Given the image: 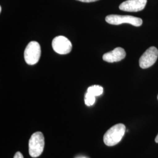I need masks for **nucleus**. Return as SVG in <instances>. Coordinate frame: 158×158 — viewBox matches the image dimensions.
Here are the masks:
<instances>
[{
    "label": "nucleus",
    "instance_id": "39448f33",
    "mask_svg": "<svg viewBox=\"0 0 158 158\" xmlns=\"http://www.w3.org/2000/svg\"><path fill=\"white\" fill-rule=\"evenodd\" d=\"M52 45L54 51L60 55L68 54L72 49L71 42L63 36H59L55 38L53 40Z\"/></svg>",
    "mask_w": 158,
    "mask_h": 158
},
{
    "label": "nucleus",
    "instance_id": "6e6552de",
    "mask_svg": "<svg viewBox=\"0 0 158 158\" xmlns=\"http://www.w3.org/2000/svg\"><path fill=\"white\" fill-rule=\"evenodd\" d=\"M126 56V52L122 48H117L113 51L105 53L102 59L108 63L117 62L124 59Z\"/></svg>",
    "mask_w": 158,
    "mask_h": 158
},
{
    "label": "nucleus",
    "instance_id": "9d476101",
    "mask_svg": "<svg viewBox=\"0 0 158 158\" xmlns=\"http://www.w3.org/2000/svg\"><path fill=\"white\" fill-rule=\"evenodd\" d=\"M96 102V97L87 92L85 97V104L87 106H93Z\"/></svg>",
    "mask_w": 158,
    "mask_h": 158
},
{
    "label": "nucleus",
    "instance_id": "4468645a",
    "mask_svg": "<svg viewBox=\"0 0 158 158\" xmlns=\"http://www.w3.org/2000/svg\"><path fill=\"white\" fill-rule=\"evenodd\" d=\"M1 10H2V7L0 6V12H1Z\"/></svg>",
    "mask_w": 158,
    "mask_h": 158
},
{
    "label": "nucleus",
    "instance_id": "7ed1b4c3",
    "mask_svg": "<svg viewBox=\"0 0 158 158\" xmlns=\"http://www.w3.org/2000/svg\"><path fill=\"white\" fill-rule=\"evenodd\" d=\"M41 55L40 46L38 42L32 41L29 42L24 52V59L29 65H34L40 60Z\"/></svg>",
    "mask_w": 158,
    "mask_h": 158
},
{
    "label": "nucleus",
    "instance_id": "9b49d317",
    "mask_svg": "<svg viewBox=\"0 0 158 158\" xmlns=\"http://www.w3.org/2000/svg\"><path fill=\"white\" fill-rule=\"evenodd\" d=\"M14 158H23V154L20 152H17L15 153Z\"/></svg>",
    "mask_w": 158,
    "mask_h": 158
},
{
    "label": "nucleus",
    "instance_id": "ddd939ff",
    "mask_svg": "<svg viewBox=\"0 0 158 158\" xmlns=\"http://www.w3.org/2000/svg\"><path fill=\"white\" fill-rule=\"evenodd\" d=\"M155 142H156V143H158V134L157 136H156V137L155 138Z\"/></svg>",
    "mask_w": 158,
    "mask_h": 158
},
{
    "label": "nucleus",
    "instance_id": "f257e3e1",
    "mask_svg": "<svg viewBox=\"0 0 158 158\" xmlns=\"http://www.w3.org/2000/svg\"><path fill=\"white\" fill-rule=\"evenodd\" d=\"M125 126L123 124H118L113 126L105 133L103 141L108 147H113L121 141L125 133Z\"/></svg>",
    "mask_w": 158,
    "mask_h": 158
},
{
    "label": "nucleus",
    "instance_id": "1a4fd4ad",
    "mask_svg": "<svg viewBox=\"0 0 158 158\" xmlns=\"http://www.w3.org/2000/svg\"><path fill=\"white\" fill-rule=\"evenodd\" d=\"M87 92L95 97L100 96L103 93V88L98 85H92L88 88Z\"/></svg>",
    "mask_w": 158,
    "mask_h": 158
},
{
    "label": "nucleus",
    "instance_id": "f8f14e48",
    "mask_svg": "<svg viewBox=\"0 0 158 158\" xmlns=\"http://www.w3.org/2000/svg\"><path fill=\"white\" fill-rule=\"evenodd\" d=\"M77 1H81L83 2H95V1H98V0H77Z\"/></svg>",
    "mask_w": 158,
    "mask_h": 158
},
{
    "label": "nucleus",
    "instance_id": "f03ea898",
    "mask_svg": "<svg viewBox=\"0 0 158 158\" xmlns=\"http://www.w3.org/2000/svg\"><path fill=\"white\" fill-rule=\"evenodd\" d=\"M45 147V138L41 132L33 134L29 141V153L32 158H37L42 153Z\"/></svg>",
    "mask_w": 158,
    "mask_h": 158
},
{
    "label": "nucleus",
    "instance_id": "0eeeda50",
    "mask_svg": "<svg viewBox=\"0 0 158 158\" xmlns=\"http://www.w3.org/2000/svg\"><path fill=\"white\" fill-rule=\"evenodd\" d=\"M147 0H127L119 6V10L127 12H138L143 10Z\"/></svg>",
    "mask_w": 158,
    "mask_h": 158
},
{
    "label": "nucleus",
    "instance_id": "2eb2a0df",
    "mask_svg": "<svg viewBox=\"0 0 158 158\" xmlns=\"http://www.w3.org/2000/svg\"><path fill=\"white\" fill-rule=\"evenodd\" d=\"M157 98H158V97H157Z\"/></svg>",
    "mask_w": 158,
    "mask_h": 158
},
{
    "label": "nucleus",
    "instance_id": "423d86ee",
    "mask_svg": "<svg viewBox=\"0 0 158 158\" xmlns=\"http://www.w3.org/2000/svg\"><path fill=\"white\" fill-rule=\"evenodd\" d=\"M158 57V49L154 46L150 47L140 57L139 61V66L143 69L150 68L156 62Z\"/></svg>",
    "mask_w": 158,
    "mask_h": 158
},
{
    "label": "nucleus",
    "instance_id": "dca6fc26",
    "mask_svg": "<svg viewBox=\"0 0 158 158\" xmlns=\"http://www.w3.org/2000/svg\"></svg>",
    "mask_w": 158,
    "mask_h": 158
},
{
    "label": "nucleus",
    "instance_id": "20e7f679",
    "mask_svg": "<svg viewBox=\"0 0 158 158\" xmlns=\"http://www.w3.org/2000/svg\"><path fill=\"white\" fill-rule=\"evenodd\" d=\"M106 21L110 24L115 25L129 23L134 27H140L142 24L141 18L131 15H110L106 17Z\"/></svg>",
    "mask_w": 158,
    "mask_h": 158
}]
</instances>
